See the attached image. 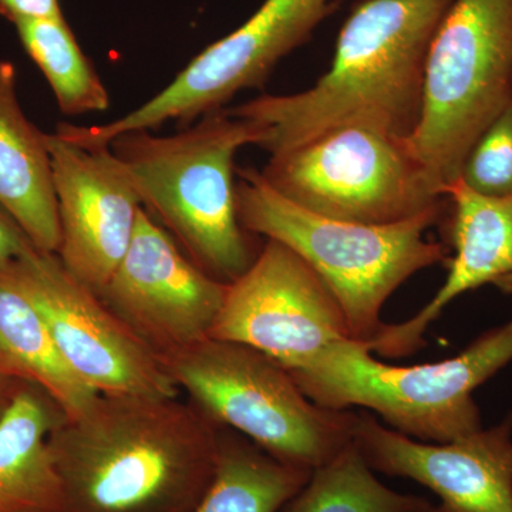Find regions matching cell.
<instances>
[{
    "label": "cell",
    "instance_id": "6da1fadb",
    "mask_svg": "<svg viewBox=\"0 0 512 512\" xmlns=\"http://www.w3.org/2000/svg\"><path fill=\"white\" fill-rule=\"evenodd\" d=\"M218 436L178 397L100 394L50 433L63 512H191L214 476Z\"/></svg>",
    "mask_w": 512,
    "mask_h": 512
},
{
    "label": "cell",
    "instance_id": "7a4b0ae2",
    "mask_svg": "<svg viewBox=\"0 0 512 512\" xmlns=\"http://www.w3.org/2000/svg\"><path fill=\"white\" fill-rule=\"evenodd\" d=\"M454 0H360L340 29L328 73L311 89L228 109L268 130L286 153L329 128L360 123L410 137L419 123L431 43Z\"/></svg>",
    "mask_w": 512,
    "mask_h": 512
},
{
    "label": "cell",
    "instance_id": "3957f363",
    "mask_svg": "<svg viewBox=\"0 0 512 512\" xmlns=\"http://www.w3.org/2000/svg\"><path fill=\"white\" fill-rule=\"evenodd\" d=\"M268 130L229 113L205 114L171 136L121 134L110 143L140 194L185 254L207 274L232 284L255 261L239 222L235 154L265 143Z\"/></svg>",
    "mask_w": 512,
    "mask_h": 512
},
{
    "label": "cell",
    "instance_id": "277c9868",
    "mask_svg": "<svg viewBox=\"0 0 512 512\" xmlns=\"http://www.w3.org/2000/svg\"><path fill=\"white\" fill-rule=\"evenodd\" d=\"M235 192L242 228L301 256L333 293L350 338L359 342L380 332L384 303L407 279L450 259L443 245L426 239L443 208L396 224L336 220L286 200L255 168L238 171Z\"/></svg>",
    "mask_w": 512,
    "mask_h": 512
},
{
    "label": "cell",
    "instance_id": "5b68a950",
    "mask_svg": "<svg viewBox=\"0 0 512 512\" xmlns=\"http://www.w3.org/2000/svg\"><path fill=\"white\" fill-rule=\"evenodd\" d=\"M372 353L359 340H339L289 373L319 406L372 410L412 439L448 443L483 429L473 393L512 362V320L441 362L394 366Z\"/></svg>",
    "mask_w": 512,
    "mask_h": 512
},
{
    "label": "cell",
    "instance_id": "8992f818",
    "mask_svg": "<svg viewBox=\"0 0 512 512\" xmlns=\"http://www.w3.org/2000/svg\"><path fill=\"white\" fill-rule=\"evenodd\" d=\"M158 360L205 416L286 464L315 471L355 441L356 412L313 403L288 370L247 345L207 338Z\"/></svg>",
    "mask_w": 512,
    "mask_h": 512
},
{
    "label": "cell",
    "instance_id": "52a82bcc",
    "mask_svg": "<svg viewBox=\"0 0 512 512\" xmlns=\"http://www.w3.org/2000/svg\"><path fill=\"white\" fill-rule=\"evenodd\" d=\"M511 103L512 0H454L431 43L419 123L407 137L443 197Z\"/></svg>",
    "mask_w": 512,
    "mask_h": 512
},
{
    "label": "cell",
    "instance_id": "ba28073f",
    "mask_svg": "<svg viewBox=\"0 0 512 512\" xmlns=\"http://www.w3.org/2000/svg\"><path fill=\"white\" fill-rule=\"evenodd\" d=\"M266 183L305 210L360 224H396L441 210L443 195L407 137L342 124L269 158Z\"/></svg>",
    "mask_w": 512,
    "mask_h": 512
},
{
    "label": "cell",
    "instance_id": "9c48e42d",
    "mask_svg": "<svg viewBox=\"0 0 512 512\" xmlns=\"http://www.w3.org/2000/svg\"><path fill=\"white\" fill-rule=\"evenodd\" d=\"M338 5L339 0H265L244 25L202 50L136 110L101 126L62 123L56 133L79 146L99 148L121 134L157 130L167 121L188 126L225 109L242 90L264 86L276 64L305 45Z\"/></svg>",
    "mask_w": 512,
    "mask_h": 512
},
{
    "label": "cell",
    "instance_id": "30bf717a",
    "mask_svg": "<svg viewBox=\"0 0 512 512\" xmlns=\"http://www.w3.org/2000/svg\"><path fill=\"white\" fill-rule=\"evenodd\" d=\"M0 279L19 289L45 320L74 375L104 396L178 397L158 357L80 284L56 254L30 247L0 265Z\"/></svg>",
    "mask_w": 512,
    "mask_h": 512
},
{
    "label": "cell",
    "instance_id": "8fae6325",
    "mask_svg": "<svg viewBox=\"0 0 512 512\" xmlns=\"http://www.w3.org/2000/svg\"><path fill=\"white\" fill-rule=\"evenodd\" d=\"M208 338L242 343L288 372L350 338L348 320L325 282L281 242L266 239L227 298Z\"/></svg>",
    "mask_w": 512,
    "mask_h": 512
},
{
    "label": "cell",
    "instance_id": "7c38bea8",
    "mask_svg": "<svg viewBox=\"0 0 512 512\" xmlns=\"http://www.w3.org/2000/svg\"><path fill=\"white\" fill-rule=\"evenodd\" d=\"M229 284L207 274L146 208L100 299L157 357L210 336Z\"/></svg>",
    "mask_w": 512,
    "mask_h": 512
},
{
    "label": "cell",
    "instance_id": "4fadbf2b",
    "mask_svg": "<svg viewBox=\"0 0 512 512\" xmlns=\"http://www.w3.org/2000/svg\"><path fill=\"white\" fill-rule=\"evenodd\" d=\"M46 141L62 235L57 258L100 295L133 241L143 201L110 147L79 146L57 133Z\"/></svg>",
    "mask_w": 512,
    "mask_h": 512
},
{
    "label": "cell",
    "instance_id": "5bb4252c",
    "mask_svg": "<svg viewBox=\"0 0 512 512\" xmlns=\"http://www.w3.org/2000/svg\"><path fill=\"white\" fill-rule=\"evenodd\" d=\"M355 444L369 467L430 488L436 512H512V414L448 443H426L357 412Z\"/></svg>",
    "mask_w": 512,
    "mask_h": 512
},
{
    "label": "cell",
    "instance_id": "9a60e30c",
    "mask_svg": "<svg viewBox=\"0 0 512 512\" xmlns=\"http://www.w3.org/2000/svg\"><path fill=\"white\" fill-rule=\"evenodd\" d=\"M444 195L451 204L448 241L454 258L439 292L412 319L387 325L370 342V352L397 359L424 346V333L454 299L512 275V194L493 197L470 190L460 180Z\"/></svg>",
    "mask_w": 512,
    "mask_h": 512
},
{
    "label": "cell",
    "instance_id": "2e32d148",
    "mask_svg": "<svg viewBox=\"0 0 512 512\" xmlns=\"http://www.w3.org/2000/svg\"><path fill=\"white\" fill-rule=\"evenodd\" d=\"M46 136L20 106L15 64L0 60V208L33 247L57 254L62 235Z\"/></svg>",
    "mask_w": 512,
    "mask_h": 512
},
{
    "label": "cell",
    "instance_id": "e0dca14e",
    "mask_svg": "<svg viewBox=\"0 0 512 512\" xmlns=\"http://www.w3.org/2000/svg\"><path fill=\"white\" fill-rule=\"evenodd\" d=\"M66 414L40 387L25 383L0 420V512H63L49 450Z\"/></svg>",
    "mask_w": 512,
    "mask_h": 512
},
{
    "label": "cell",
    "instance_id": "ac0fdd59",
    "mask_svg": "<svg viewBox=\"0 0 512 512\" xmlns=\"http://www.w3.org/2000/svg\"><path fill=\"white\" fill-rule=\"evenodd\" d=\"M0 372L45 390L76 417L100 396L74 375L36 306L0 279Z\"/></svg>",
    "mask_w": 512,
    "mask_h": 512
},
{
    "label": "cell",
    "instance_id": "d6986e66",
    "mask_svg": "<svg viewBox=\"0 0 512 512\" xmlns=\"http://www.w3.org/2000/svg\"><path fill=\"white\" fill-rule=\"evenodd\" d=\"M312 473L220 426L214 476L191 512H281Z\"/></svg>",
    "mask_w": 512,
    "mask_h": 512
},
{
    "label": "cell",
    "instance_id": "ffe728a7",
    "mask_svg": "<svg viewBox=\"0 0 512 512\" xmlns=\"http://www.w3.org/2000/svg\"><path fill=\"white\" fill-rule=\"evenodd\" d=\"M20 43L52 87L66 116L100 113L110 96L93 64L84 55L66 19L15 23Z\"/></svg>",
    "mask_w": 512,
    "mask_h": 512
},
{
    "label": "cell",
    "instance_id": "44dd1931",
    "mask_svg": "<svg viewBox=\"0 0 512 512\" xmlns=\"http://www.w3.org/2000/svg\"><path fill=\"white\" fill-rule=\"evenodd\" d=\"M281 512H436V505L380 483L353 441L316 468Z\"/></svg>",
    "mask_w": 512,
    "mask_h": 512
},
{
    "label": "cell",
    "instance_id": "7402d4cb",
    "mask_svg": "<svg viewBox=\"0 0 512 512\" xmlns=\"http://www.w3.org/2000/svg\"><path fill=\"white\" fill-rule=\"evenodd\" d=\"M458 180L478 194H512V103L478 138Z\"/></svg>",
    "mask_w": 512,
    "mask_h": 512
},
{
    "label": "cell",
    "instance_id": "603a6c76",
    "mask_svg": "<svg viewBox=\"0 0 512 512\" xmlns=\"http://www.w3.org/2000/svg\"><path fill=\"white\" fill-rule=\"evenodd\" d=\"M0 16L13 25L26 20L64 18L59 0H0Z\"/></svg>",
    "mask_w": 512,
    "mask_h": 512
},
{
    "label": "cell",
    "instance_id": "cb8c5ba5",
    "mask_svg": "<svg viewBox=\"0 0 512 512\" xmlns=\"http://www.w3.org/2000/svg\"><path fill=\"white\" fill-rule=\"evenodd\" d=\"M30 247H33V244L23 234L19 225L12 220L8 212L0 208V265L19 258Z\"/></svg>",
    "mask_w": 512,
    "mask_h": 512
},
{
    "label": "cell",
    "instance_id": "d4e9b609",
    "mask_svg": "<svg viewBox=\"0 0 512 512\" xmlns=\"http://www.w3.org/2000/svg\"><path fill=\"white\" fill-rule=\"evenodd\" d=\"M22 380L13 379L5 373L0 372V420L8 412L10 404L15 400L16 394L22 389Z\"/></svg>",
    "mask_w": 512,
    "mask_h": 512
},
{
    "label": "cell",
    "instance_id": "484cf974",
    "mask_svg": "<svg viewBox=\"0 0 512 512\" xmlns=\"http://www.w3.org/2000/svg\"><path fill=\"white\" fill-rule=\"evenodd\" d=\"M495 286L501 289V291L508 293V295H512V275L507 276V278L501 279L500 282H497Z\"/></svg>",
    "mask_w": 512,
    "mask_h": 512
}]
</instances>
